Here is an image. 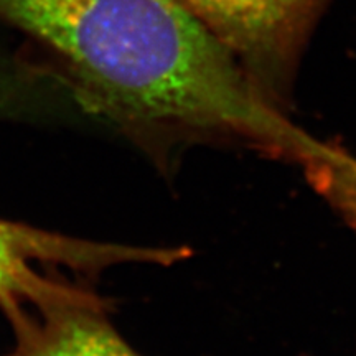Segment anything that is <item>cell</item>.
<instances>
[{
	"label": "cell",
	"mask_w": 356,
	"mask_h": 356,
	"mask_svg": "<svg viewBox=\"0 0 356 356\" xmlns=\"http://www.w3.org/2000/svg\"><path fill=\"white\" fill-rule=\"evenodd\" d=\"M310 184L356 229V157L337 147L330 159L305 168Z\"/></svg>",
	"instance_id": "obj_6"
},
{
	"label": "cell",
	"mask_w": 356,
	"mask_h": 356,
	"mask_svg": "<svg viewBox=\"0 0 356 356\" xmlns=\"http://www.w3.org/2000/svg\"><path fill=\"white\" fill-rule=\"evenodd\" d=\"M55 86L68 88L56 71L0 53V121H26L42 109Z\"/></svg>",
	"instance_id": "obj_5"
},
{
	"label": "cell",
	"mask_w": 356,
	"mask_h": 356,
	"mask_svg": "<svg viewBox=\"0 0 356 356\" xmlns=\"http://www.w3.org/2000/svg\"><path fill=\"white\" fill-rule=\"evenodd\" d=\"M284 109L297 60L323 0H178Z\"/></svg>",
	"instance_id": "obj_3"
},
{
	"label": "cell",
	"mask_w": 356,
	"mask_h": 356,
	"mask_svg": "<svg viewBox=\"0 0 356 356\" xmlns=\"http://www.w3.org/2000/svg\"><path fill=\"white\" fill-rule=\"evenodd\" d=\"M185 248H147L97 243L0 220V310L42 304L70 292L56 267L79 275L99 274L121 264L172 266L188 257Z\"/></svg>",
	"instance_id": "obj_2"
},
{
	"label": "cell",
	"mask_w": 356,
	"mask_h": 356,
	"mask_svg": "<svg viewBox=\"0 0 356 356\" xmlns=\"http://www.w3.org/2000/svg\"><path fill=\"white\" fill-rule=\"evenodd\" d=\"M109 304L76 286L42 304L3 312L13 332L7 356H142L111 322Z\"/></svg>",
	"instance_id": "obj_4"
},
{
	"label": "cell",
	"mask_w": 356,
	"mask_h": 356,
	"mask_svg": "<svg viewBox=\"0 0 356 356\" xmlns=\"http://www.w3.org/2000/svg\"><path fill=\"white\" fill-rule=\"evenodd\" d=\"M0 20L63 66L71 96L167 159L181 145H236L300 167L328 159L178 0H0Z\"/></svg>",
	"instance_id": "obj_1"
}]
</instances>
